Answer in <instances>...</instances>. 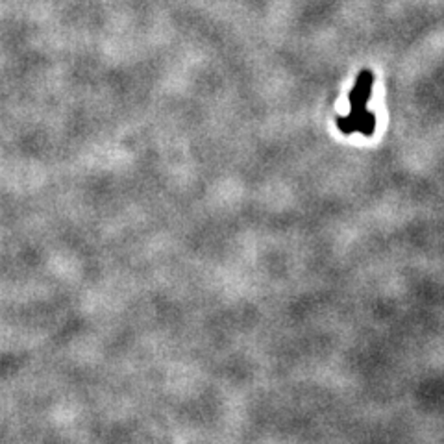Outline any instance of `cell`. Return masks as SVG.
Returning a JSON list of instances; mask_svg holds the SVG:
<instances>
[{
  "label": "cell",
  "mask_w": 444,
  "mask_h": 444,
  "mask_svg": "<svg viewBox=\"0 0 444 444\" xmlns=\"http://www.w3.org/2000/svg\"><path fill=\"white\" fill-rule=\"evenodd\" d=\"M374 128H376V117L372 111H363L360 115V128H357V132H361L363 135L370 138L372 133H374Z\"/></svg>",
  "instance_id": "cell-2"
},
{
  "label": "cell",
  "mask_w": 444,
  "mask_h": 444,
  "mask_svg": "<svg viewBox=\"0 0 444 444\" xmlns=\"http://www.w3.org/2000/svg\"><path fill=\"white\" fill-rule=\"evenodd\" d=\"M372 82L374 76L370 71H363L360 74V78L355 82L354 89L350 93V106L352 111L346 117H337V126L343 133H354L360 128V115L367 110V102H369L370 95H372Z\"/></svg>",
  "instance_id": "cell-1"
}]
</instances>
